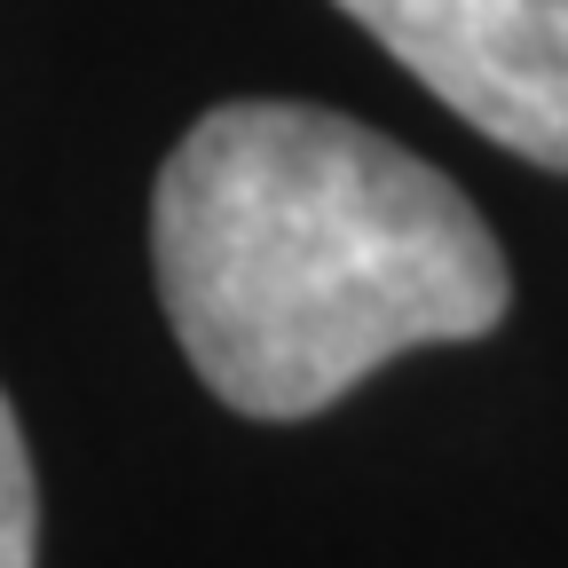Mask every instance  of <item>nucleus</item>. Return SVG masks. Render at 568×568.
<instances>
[{
    "label": "nucleus",
    "mask_w": 568,
    "mask_h": 568,
    "mask_svg": "<svg viewBox=\"0 0 568 568\" xmlns=\"http://www.w3.org/2000/svg\"><path fill=\"white\" fill-rule=\"evenodd\" d=\"M159 301L245 418H316L410 347L506 324L514 276L474 197L324 103L205 111L151 190Z\"/></svg>",
    "instance_id": "obj_1"
},
{
    "label": "nucleus",
    "mask_w": 568,
    "mask_h": 568,
    "mask_svg": "<svg viewBox=\"0 0 568 568\" xmlns=\"http://www.w3.org/2000/svg\"><path fill=\"white\" fill-rule=\"evenodd\" d=\"M426 95L568 174V0H339Z\"/></svg>",
    "instance_id": "obj_2"
},
{
    "label": "nucleus",
    "mask_w": 568,
    "mask_h": 568,
    "mask_svg": "<svg viewBox=\"0 0 568 568\" xmlns=\"http://www.w3.org/2000/svg\"><path fill=\"white\" fill-rule=\"evenodd\" d=\"M40 560V489L24 458V426L0 395V568H32Z\"/></svg>",
    "instance_id": "obj_3"
}]
</instances>
